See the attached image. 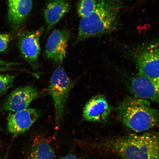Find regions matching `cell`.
<instances>
[{"label": "cell", "instance_id": "cell-5", "mask_svg": "<svg viewBox=\"0 0 159 159\" xmlns=\"http://www.w3.org/2000/svg\"><path fill=\"white\" fill-rule=\"evenodd\" d=\"M73 85L72 81L63 67L59 66L52 75L48 89L54 106L57 124L62 121L66 104Z\"/></svg>", "mask_w": 159, "mask_h": 159}, {"label": "cell", "instance_id": "cell-20", "mask_svg": "<svg viewBox=\"0 0 159 159\" xmlns=\"http://www.w3.org/2000/svg\"><path fill=\"white\" fill-rule=\"evenodd\" d=\"M13 70L10 67H0V72L1 71H5L9 70Z\"/></svg>", "mask_w": 159, "mask_h": 159}, {"label": "cell", "instance_id": "cell-10", "mask_svg": "<svg viewBox=\"0 0 159 159\" xmlns=\"http://www.w3.org/2000/svg\"><path fill=\"white\" fill-rule=\"evenodd\" d=\"M40 116L39 111L34 108L10 112L7 117V130L15 136L23 134L31 128Z\"/></svg>", "mask_w": 159, "mask_h": 159}, {"label": "cell", "instance_id": "cell-4", "mask_svg": "<svg viewBox=\"0 0 159 159\" xmlns=\"http://www.w3.org/2000/svg\"><path fill=\"white\" fill-rule=\"evenodd\" d=\"M125 54L134 63L140 76H159V38L146 42L129 45Z\"/></svg>", "mask_w": 159, "mask_h": 159}, {"label": "cell", "instance_id": "cell-18", "mask_svg": "<svg viewBox=\"0 0 159 159\" xmlns=\"http://www.w3.org/2000/svg\"><path fill=\"white\" fill-rule=\"evenodd\" d=\"M21 63L16 62H10L3 60L0 58V67H10L18 65Z\"/></svg>", "mask_w": 159, "mask_h": 159}, {"label": "cell", "instance_id": "cell-13", "mask_svg": "<svg viewBox=\"0 0 159 159\" xmlns=\"http://www.w3.org/2000/svg\"><path fill=\"white\" fill-rule=\"evenodd\" d=\"M70 8V4L67 0H48L43 11L47 30L52 29Z\"/></svg>", "mask_w": 159, "mask_h": 159}, {"label": "cell", "instance_id": "cell-17", "mask_svg": "<svg viewBox=\"0 0 159 159\" xmlns=\"http://www.w3.org/2000/svg\"><path fill=\"white\" fill-rule=\"evenodd\" d=\"M11 39L9 34H0V52H4L7 50Z\"/></svg>", "mask_w": 159, "mask_h": 159}, {"label": "cell", "instance_id": "cell-7", "mask_svg": "<svg viewBox=\"0 0 159 159\" xmlns=\"http://www.w3.org/2000/svg\"><path fill=\"white\" fill-rule=\"evenodd\" d=\"M70 32L67 29L55 30L49 35L45 45L47 57L55 65H60L65 58Z\"/></svg>", "mask_w": 159, "mask_h": 159}, {"label": "cell", "instance_id": "cell-3", "mask_svg": "<svg viewBox=\"0 0 159 159\" xmlns=\"http://www.w3.org/2000/svg\"><path fill=\"white\" fill-rule=\"evenodd\" d=\"M117 113L122 124L136 132H145L159 124V111L146 99L128 97L119 104Z\"/></svg>", "mask_w": 159, "mask_h": 159}, {"label": "cell", "instance_id": "cell-1", "mask_svg": "<svg viewBox=\"0 0 159 159\" xmlns=\"http://www.w3.org/2000/svg\"><path fill=\"white\" fill-rule=\"evenodd\" d=\"M122 6L121 0H97L94 11L81 18L77 39L82 41L116 30L120 25Z\"/></svg>", "mask_w": 159, "mask_h": 159}, {"label": "cell", "instance_id": "cell-8", "mask_svg": "<svg viewBox=\"0 0 159 159\" xmlns=\"http://www.w3.org/2000/svg\"><path fill=\"white\" fill-rule=\"evenodd\" d=\"M129 88L135 97L159 103V76L149 77L138 75L131 78Z\"/></svg>", "mask_w": 159, "mask_h": 159}, {"label": "cell", "instance_id": "cell-6", "mask_svg": "<svg viewBox=\"0 0 159 159\" xmlns=\"http://www.w3.org/2000/svg\"><path fill=\"white\" fill-rule=\"evenodd\" d=\"M44 30L43 27H41L36 30L24 33L19 39L18 45L22 57L34 70L38 67L41 51L40 39Z\"/></svg>", "mask_w": 159, "mask_h": 159}, {"label": "cell", "instance_id": "cell-21", "mask_svg": "<svg viewBox=\"0 0 159 159\" xmlns=\"http://www.w3.org/2000/svg\"><path fill=\"white\" fill-rule=\"evenodd\" d=\"M0 159H2V158H1V157H0Z\"/></svg>", "mask_w": 159, "mask_h": 159}, {"label": "cell", "instance_id": "cell-16", "mask_svg": "<svg viewBox=\"0 0 159 159\" xmlns=\"http://www.w3.org/2000/svg\"><path fill=\"white\" fill-rule=\"evenodd\" d=\"M15 75L11 74L0 75V95L4 94L12 86Z\"/></svg>", "mask_w": 159, "mask_h": 159}, {"label": "cell", "instance_id": "cell-9", "mask_svg": "<svg viewBox=\"0 0 159 159\" xmlns=\"http://www.w3.org/2000/svg\"><path fill=\"white\" fill-rule=\"evenodd\" d=\"M35 87L32 85L20 87L10 94L3 105V110L15 112L28 108L31 103L39 96Z\"/></svg>", "mask_w": 159, "mask_h": 159}, {"label": "cell", "instance_id": "cell-11", "mask_svg": "<svg viewBox=\"0 0 159 159\" xmlns=\"http://www.w3.org/2000/svg\"><path fill=\"white\" fill-rule=\"evenodd\" d=\"M111 111L112 108L104 95H97L89 99L85 105L83 117L89 122H101L108 118Z\"/></svg>", "mask_w": 159, "mask_h": 159}, {"label": "cell", "instance_id": "cell-12", "mask_svg": "<svg viewBox=\"0 0 159 159\" xmlns=\"http://www.w3.org/2000/svg\"><path fill=\"white\" fill-rule=\"evenodd\" d=\"M7 20L10 25L18 29L30 12L33 0H7Z\"/></svg>", "mask_w": 159, "mask_h": 159}, {"label": "cell", "instance_id": "cell-22", "mask_svg": "<svg viewBox=\"0 0 159 159\" xmlns=\"http://www.w3.org/2000/svg\"><path fill=\"white\" fill-rule=\"evenodd\" d=\"M159 159V158H157V159Z\"/></svg>", "mask_w": 159, "mask_h": 159}, {"label": "cell", "instance_id": "cell-14", "mask_svg": "<svg viewBox=\"0 0 159 159\" xmlns=\"http://www.w3.org/2000/svg\"><path fill=\"white\" fill-rule=\"evenodd\" d=\"M52 147L44 138L36 139L32 145L27 159H55Z\"/></svg>", "mask_w": 159, "mask_h": 159}, {"label": "cell", "instance_id": "cell-15", "mask_svg": "<svg viewBox=\"0 0 159 159\" xmlns=\"http://www.w3.org/2000/svg\"><path fill=\"white\" fill-rule=\"evenodd\" d=\"M96 0H80L77 5V13L81 18L87 16L96 7Z\"/></svg>", "mask_w": 159, "mask_h": 159}, {"label": "cell", "instance_id": "cell-2", "mask_svg": "<svg viewBox=\"0 0 159 159\" xmlns=\"http://www.w3.org/2000/svg\"><path fill=\"white\" fill-rule=\"evenodd\" d=\"M103 144L105 150L124 159L159 158V132L115 137Z\"/></svg>", "mask_w": 159, "mask_h": 159}, {"label": "cell", "instance_id": "cell-19", "mask_svg": "<svg viewBox=\"0 0 159 159\" xmlns=\"http://www.w3.org/2000/svg\"><path fill=\"white\" fill-rule=\"evenodd\" d=\"M60 159H77V157L73 154H69L67 156L63 157Z\"/></svg>", "mask_w": 159, "mask_h": 159}]
</instances>
